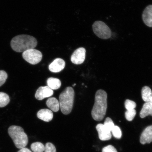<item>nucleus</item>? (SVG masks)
I'll list each match as a JSON object with an SVG mask.
<instances>
[{"instance_id": "1", "label": "nucleus", "mask_w": 152, "mask_h": 152, "mask_svg": "<svg viewBox=\"0 0 152 152\" xmlns=\"http://www.w3.org/2000/svg\"><path fill=\"white\" fill-rule=\"evenodd\" d=\"M107 94L105 91L99 90L95 95V103L91 114L94 120L102 121L106 115L107 109Z\"/></svg>"}, {"instance_id": "2", "label": "nucleus", "mask_w": 152, "mask_h": 152, "mask_svg": "<svg viewBox=\"0 0 152 152\" xmlns=\"http://www.w3.org/2000/svg\"><path fill=\"white\" fill-rule=\"evenodd\" d=\"M37 44L36 38L27 35L16 36L11 40L10 43L11 48L18 53H23L28 49L34 48Z\"/></svg>"}, {"instance_id": "3", "label": "nucleus", "mask_w": 152, "mask_h": 152, "mask_svg": "<svg viewBox=\"0 0 152 152\" xmlns=\"http://www.w3.org/2000/svg\"><path fill=\"white\" fill-rule=\"evenodd\" d=\"M75 93L73 89L68 87L60 94L59 104L62 113L67 115L71 113L73 109Z\"/></svg>"}, {"instance_id": "4", "label": "nucleus", "mask_w": 152, "mask_h": 152, "mask_svg": "<svg viewBox=\"0 0 152 152\" xmlns=\"http://www.w3.org/2000/svg\"><path fill=\"white\" fill-rule=\"evenodd\" d=\"M8 134L17 148L21 149L27 145L28 136L22 127L15 125L11 126L8 129Z\"/></svg>"}, {"instance_id": "5", "label": "nucleus", "mask_w": 152, "mask_h": 152, "mask_svg": "<svg viewBox=\"0 0 152 152\" xmlns=\"http://www.w3.org/2000/svg\"><path fill=\"white\" fill-rule=\"evenodd\" d=\"M94 33L98 37L106 39L111 37L112 32L111 29L104 23L101 21H96L92 26Z\"/></svg>"}, {"instance_id": "6", "label": "nucleus", "mask_w": 152, "mask_h": 152, "mask_svg": "<svg viewBox=\"0 0 152 152\" xmlns=\"http://www.w3.org/2000/svg\"><path fill=\"white\" fill-rule=\"evenodd\" d=\"M23 58L31 64H37L40 62L42 58V53L35 49H28L23 53Z\"/></svg>"}, {"instance_id": "7", "label": "nucleus", "mask_w": 152, "mask_h": 152, "mask_svg": "<svg viewBox=\"0 0 152 152\" xmlns=\"http://www.w3.org/2000/svg\"><path fill=\"white\" fill-rule=\"evenodd\" d=\"M86 50L83 47L77 48L74 52L71 57V61L75 64H80L84 62Z\"/></svg>"}, {"instance_id": "8", "label": "nucleus", "mask_w": 152, "mask_h": 152, "mask_svg": "<svg viewBox=\"0 0 152 152\" xmlns=\"http://www.w3.org/2000/svg\"><path fill=\"white\" fill-rule=\"evenodd\" d=\"M53 94L54 91L48 86H42L37 89L35 97L37 99L41 100L52 96Z\"/></svg>"}, {"instance_id": "9", "label": "nucleus", "mask_w": 152, "mask_h": 152, "mask_svg": "<svg viewBox=\"0 0 152 152\" xmlns=\"http://www.w3.org/2000/svg\"><path fill=\"white\" fill-rule=\"evenodd\" d=\"M65 62L61 58H57L49 66L50 71L53 73H58L64 69L65 66Z\"/></svg>"}, {"instance_id": "10", "label": "nucleus", "mask_w": 152, "mask_h": 152, "mask_svg": "<svg viewBox=\"0 0 152 152\" xmlns=\"http://www.w3.org/2000/svg\"><path fill=\"white\" fill-rule=\"evenodd\" d=\"M96 128L98 133L99 137L102 141L109 140L112 137L111 132L107 130L102 124H99Z\"/></svg>"}, {"instance_id": "11", "label": "nucleus", "mask_w": 152, "mask_h": 152, "mask_svg": "<svg viewBox=\"0 0 152 152\" xmlns=\"http://www.w3.org/2000/svg\"><path fill=\"white\" fill-rule=\"evenodd\" d=\"M142 20L146 26L152 27V5L146 7L142 14Z\"/></svg>"}, {"instance_id": "12", "label": "nucleus", "mask_w": 152, "mask_h": 152, "mask_svg": "<svg viewBox=\"0 0 152 152\" xmlns=\"http://www.w3.org/2000/svg\"><path fill=\"white\" fill-rule=\"evenodd\" d=\"M140 142L142 144L150 143L152 142V125L144 129L140 136Z\"/></svg>"}, {"instance_id": "13", "label": "nucleus", "mask_w": 152, "mask_h": 152, "mask_svg": "<svg viewBox=\"0 0 152 152\" xmlns=\"http://www.w3.org/2000/svg\"><path fill=\"white\" fill-rule=\"evenodd\" d=\"M37 117L39 119L45 122H49L53 118V113L50 110L46 109H41L38 112Z\"/></svg>"}, {"instance_id": "14", "label": "nucleus", "mask_w": 152, "mask_h": 152, "mask_svg": "<svg viewBox=\"0 0 152 152\" xmlns=\"http://www.w3.org/2000/svg\"><path fill=\"white\" fill-rule=\"evenodd\" d=\"M140 115L142 118L149 115L152 116V102H146L143 104Z\"/></svg>"}, {"instance_id": "15", "label": "nucleus", "mask_w": 152, "mask_h": 152, "mask_svg": "<svg viewBox=\"0 0 152 152\" xmlns=\"http://www.w3.org/2000/svg\"><path fill=\"white\" fill-rule=\"evenodd\" d=\"M46 104L48 107L53 111L57 112L59 110V102L56 98L52 97L49 98L47 100Z\"/></svg>"}, {"instance_id": "16", "label": "nucleus", "mask_w": 152, "mask_h": 152, "mask_svg": "<svg viewBox=\"0 0 152 152\" xmlns=\"http://www.w3.org/2000/svg\"><path fill=\"white\" fill-rule=\"evenodd\" d=\"M142 100L146 102H152V92L149 87L145 86L142 87L141 91Z\"/></svg>"}, {"instance_id": "17", "label": "nucleus", "mask_w": 152, "mask_h": 152, "mask_svg": "<svg viewBox=\"0 0 152 152\" xmlns=\"http://www.w3.org/2000/svg\"><path fill=\"white\" fill-rule=\"evenodd\" d=\"M47 86L52 90H56L61 86V83L59 79L54 77L49 78L47 80Z\"/></svg>"}, {"instance_id": "18", "label": "nucleus", "mask_w": 152, "mask_h": 152, "mask_svg": "<svg viewBox=\"0 0 152 152\" xmlns=\"http://www.w3.org/2000/svg\"><path fill=\"white\" fill-rule=\"evenodd\" d=\"M9 96L4 92H0V107H3L9 103Z\"/></svg>"}, {"instance_id": "19", "label": "nucleus", "mask_w": 152, "mask_h": 152, "mask_svg": "<svg viewBox=\"0 0 152 152\" xmlns=\"http://www.w3.org/2000/svg\"><path fill=\"white\" fill-rule=\"evenodd\" d=\"M32 151L34 152H43L45 151V146L41 142H34L31 145Z\"/></svg>"}, {"instance_id": "20", "label": "nucleus", "mask_w": 152, "mask_h": 152, "mask_svg": "<svg viewBox=\"0 0 152 152\" xmlns=\"http://www.w3.org/2000/svg\"><path fill=\"white\" fill-rule=\"evenodd\" d=\"M104 126L107 130L111 132V131L115 126L113 120L109 117L105 119L104 124Z\"/></svg>"}, {"instance_id": "21", "label": "nucleus", "mask_w": 152, "mask_h": 152, "mask_svg": "<svg viewBox=\"0 0 152 152\" xmlns=\"http://www.w3.org/2000/svg\"><path fill=\"white\" fill-rule=\"evenodd\" d=\"M136 114V111L135 109L127 110L125 113V117L127 120L132 121L134 119Z\"/></svg>"}, {"instance_id": "22", "label": "nucleus", "mask_w": 152, "mask_h": 152, "mask_svg": "<svg viewBox=\"0 0 152 152\" xmlns=\"http://www.w3.org/2000/svg\"><path fill=\"white\" fill-rule=\"evenodd\" d=\"M113 136L117 139L121 138L122 136V132L119 127L117 126H115L111 131Z\"/></svg>"}, {"instance_id": "23", "label": "nucleus", "mask_w": 152, "mask_h": 152, "mask_svg": "<svg viewBox=\"0 0 152 152\" xmlns=\"http://www.w3.org/2000/svg\"><path fill=\"white\" fill-rule=\"evenodd\" d=\"M125 106L127 110L134 109L136 106L135 102L129 99H126L125 102Z\"/></svg>"}, {"instance_id": "24", "label": "nucleus", "mask_w": 152, "mask_h": 152, "mask_svg": "<svg viewBox=\"0 0 152 152\" xmlns=\"http://www.w3.org/2000/svg\"><path fill=\"white\" fill-rule=\"evenodd\" d=\"M8 75L5 71L3 70L0 71V87L2 86L6 81Z\"/></svg>"}, {"instance_id": "25", "label": "nucleus", "mask_w": 152, "mask_h": 152, "mask_svg": "<svg viewBox=\"0 0 152 152\" xmlns=\"http://www.w3.org/2000/svg\"><path fill=\"white\" fill-rule=\"evenodd\" d=\"M45 152H56V149L54 145L50 142H47L45 146Z\"/></svg>"}, {"instance_id": "26", "label": "nucleus", "mask_w": 152, "mask_h": 152, "mask_svg": "<svg viewBox=\"0 0 152 152\" xmlns=\"http://www.w3.org/2000/svg\"><path fill=\"white\" fill-rule=\"evenodd\" d=\"M102 152H118L113 146L109 145L106 146L102 149Z\"/></svg>"}, {"instance_id": "27", "label": "nucleus", "mask_w": 152, "mask_h": 152, "mask_svg": "<svg viewBox=\"0 0 152 152\" xmlns=\"http://www.w3.org/2000/svg\"><path fill=\"white\" fill-rule=\"evenodd\" d=\"M18 152H32L28 148L24 147L20 149Z\"/></svg>"}, {"instance_id": "28", "label": "nucleus", "mask_w": 152, "mask_h": 152, "mask_svg": "<svg viewBox=\"0 0 152 152\" xmlns=\"http://www.w3.org/2000/svg\"><path fill=\"white\" fill-rule=\"evenodd\" d=\"M76 85V84H75H75H74L73 85V87L75 86Z\"/></svg>"}]
</instances>
